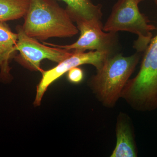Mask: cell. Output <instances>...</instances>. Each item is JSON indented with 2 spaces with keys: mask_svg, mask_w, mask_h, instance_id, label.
<instances>
[{
  "mask_svg": "<svg viewBox=\"0 0 157 157\" xmlns=\"http://www.w3.org/2000/svg\"><path fill=\"white\" fill-rule=\"evenodd\" d=\"M30 2V0H0V22L24 17Z\"/></svg>",
  "mask_w": 157,
  "mask_h": 157,
  "instance_id": "11",
  "label": "cell"
},
{
  "mask_svg": "<svg viewBox=\"0 0 157 157\" xmlns=\"http://www.w3.org/2000/svg\"><path fill=\"white\" fill-rule=\"evenodd\" d=\"M121 98L137 111L157 109V35L152 38L139 72L134 78L129 79Z\"/></svg>",
  "mask_w": 157,
  "mask_h": 157,
  "instance_id": "3",
  "label": "cell"
},
{
  "mask_svg": "<svg viewBox=\"0 0 157 157\" xmlns=\"http://www.w3.org/2000/svg\"><path fill=\"white\" fill-rule=\"evenodd\" d=\"M18 39L6 22H0V80L5 83L12 79L10 61L16 55Z\"/></svg>",
  "mask_w": 157,
  "mask_h": 157,
  "instance_id": "8",
  "label": "cell"
},
{
  "mask_svg": "<svg viewBox=\"0 0 157 157\" xmlns=\"http://www.w3.org/2000/svg\"><path fill=\"white\" fill-rule=\"evenodd\" d=\"M22 26L29 36L44 41L51 38H70L78 33L66 9L56 0H30Z\"/></svg>",
  "mask_w": 157,
  "mask_h": 157,
  "instance_id": "1",
  "label": "cell"
},
{
  "mask_svg": "<svg viewBox=\"0 0 157 157\" xmlns=\"http://www.w3.org/2000/svg\"><path fill=\"white\" fill-rule=\"evenodd\" d=\"M16 30L18 35L16 50L19 53L14 59L31 71L41 73L43 70L40 67L41 62L45 59L59 63L73 54V52L64 48L41 44L37 39L27 35L21 25H17Z\"/></svg>",
  "mask_w": 157,
  "mask_h": 157,
  "instance_id": "6",
  "label": "cell"
},
{
  "mask_svg": "<svg viewBox=\"0 0 157 157\" xmlns=\"http://www.w3.org/2000/svg\"><path fill=\"white\" fill-rule=\"evenodd\" d=\"M140 53L128 56L115 53L109 56L100 70L92 76L90 86L98 99L107 107L115 105L135 71Z\"/></svg>",
  "mask_w": 157,
  "mask_h": 157,
  "instance_id": "2",
  "label": "cell"
},
{
  "mask_svg": "<svg viewBox=\"0 0 157 157\" xmlns=\"http://www.w3.org/2000/svg\"><path fill=\"white\" fill-rule=\"evenodd\" d=\"M116 133V145L110 157H137L133 131L126 115L121 113L118 117Z\"/></svg>",
  "mask_w": 157,
  "mask_h": 157,
  "instance_id": "9",
  "label": "cell"
},
{
  "mask_svg": "<svg viewBox=\"0 0 157 157\" xmlns=\"http://www.w3.org/2000/svg\"><path fill=\"white\" fill-rule=\"evenodd\" d=\"M76 22L80 36L76 42L67 45H57L43 42L50 46L64 48L73 52H85L87 50L103 52L113 55L118 46L117 33L103 30L101 21L87 20L79 17H71Z\"/></svg>",
  "mask_w": 157,
  "mask_h": 157,
  "instance_id": "5",
  "label": "cell"
},
{
  "mask_svg": "<svg viewBox=\"0 0 157 157\" xmlns=\"http://www.w3.org/2000/svg\"><path fill=\"white\" fill-rule=\"evenodd\" d=\"M144 0H118L103 26L106 32L126 31L137 35L134 48L138 53L145 51L155 29L147 17L139 10L138 5Z\"/></svg>",
  "mask_w": 157,
  "mask_h": 157,
  "instance_id": "4",
  "label": "cell"
},
{
  "mask_svg": "<svg viewBox=\"0 0 157 157\" xmlns=\"http://www.w3.org/2000/svg\"><path fill=\"white\" fill-rule=\"evenodd\" d=\"M155 2V3L156 5L157 6V0H154Z\"/></svg>",
  "mask_w": 157,
  "mask_h": 157,
  "instance_id": "13",
  "label": "cell"
},
{
  "mask_svg": "<svg viewBox=\"0 0 157 157\" xmlns=\"http://www.w3.org/2000/svg\"><path fill=\"white\" fill-rule=\"evenodd\" d=\"M67 4L66 10L70 17H79L84 19L101 21L102 5H95L91 0H61Z\"/></svg>",
  "mask_w": 157,
  "mask_h": 157,
  "instance_id": "10",
  "label": "cell"
},
{
  "mask_svg": "<svg viewBox=\"0 0 157 157\" xmlns=\"http://www.w3.org/2000/svg\"><path fill=\"white\" fill-rule=\"evenodd\" d=\"M83 71L78 67L72 68L68 72V80L72 83H79L83 79Z\"/></svg>",
  "mask_w": 157,
  "mask_h": 157,
  "instance_id": "12",
  "label": "cell"
},
{
  "mask_svg": "<svg viewBox=\"0 0 157 157\" xmlns=\"http://www.w3.org/2000/svg\"><path fill=\"white\" fill-rule=\"evenodd\" d=\"M112 55L103 52L91 51L89 52H73L67 58L59 63L56 67L41 72L42 77L37 86L36 94L34 101L35 106H40L44 94L54 82L73 67L84 64L93 65L96 70H100L107 59Z\"/></svg>",
  "mask_w": 157,
  "mask_h": 157,
  "instance_id": "7",
  "label": "cell"
}]
</instances>
